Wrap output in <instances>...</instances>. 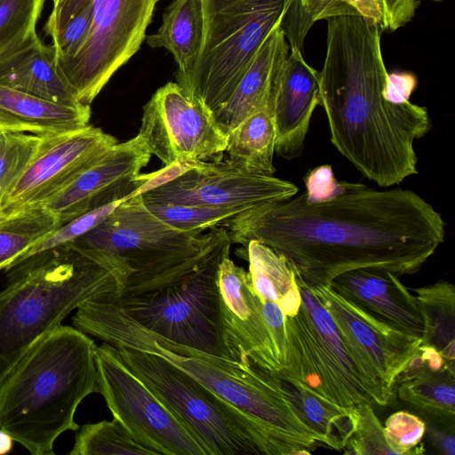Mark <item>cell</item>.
Segmentation results:
<instances>
[{
    "label": "cell",
    "instance_id": "1",
    "mask_svg": "<svg viewBox=\"0 0 455 455\" xmlns=\"http://www.w3.org/2000/svg\"><path fill=\"white\" fill-rule=\"evenodd\" d=\"M221 227L232 243L255 240L270 247L308 288L330 286L339 275L361 267L412 275L445 236L442 215L415 192L343 180L325 198L304 192L255 205Z\"/></svg>",
    "mask_w": 455,
    "mask_h": 455
},
{
    "label": "cell",
    "instance_id": "2",
    "mask_svg": "<svg viewBox=\"0 0 455 455\" xmlns=\"http://www.w3.org/2000/svg\"><path fill=\"white\" fill-rule=\"evenodd\" d=\"M320 99L336 149L381 188L417 174L415 140L431 129L427 108L387 100L380 28L360 15L327 20Z\"/></svg>",
    "mask_w": 455,
    "mask_h": 455
},
{
    "label": "cell",
    "instance_id": "3",
    "mask_svg": "<svg viewBox=\"0 0 455 455\" xmlns=\"http://www.w3.org/2000/svg\"><path fill=\"white\" fill-rule=\"evenodd\" d=\"M73 325L113 346L156 355L204 387L267 425L300 454H310L323 438L291 400L283 379L251 363L213 355L170 341L139 324L108 294L93 295L76 309Z\"/></svg>",
    "mask_w": 455,
    "mask_h": 455
},
{
    "label": "cell",
    "instance_id": "4",
    "mask_svg": "<svg viewBox=\"0 0 455 455\" xmlns=\"http://www.w3.org/2000/svg\"><path fill=\"white\" fill-rule=\"evenodd\" d=\"M84 332L59 325L41 337L0 387V429L32 455H53L76 410L98 393L95 350Z\"/></svg>",
    "mask_w": 455,
    "mask_h": 455
},
{
    "label": "cell",
    "instance_id": "5",
    "mask_svg": "<svg viewBox=\"0 0 455 455\" xmlns=\"http://www.w3.org/2000/svg\"><path fill=\"white\" fill-rule=\"evenodd\" d=\"M5 270L9 283L0 291V387L34 344L82 302L116 291L112 274L70 243Z\"/></svg>",
    "mask_w": 455,
    "mask_h": 455
},
{
    "label": "cell",
    "instance_id": "6",
    "mask_svg": "<svg viewBox=\"0 0 455 455\" xmlns=\"http://www.w3.org/2000/svg\"><path fill=\"white\" fill-rule=\"evenodd\" d=\"M204 36L192 72L178 82L215 113L230 98L253 55L276 26L303 52L313 26L301 0H203Z\"/></svg>",
    "mask_w": 455,
    "mask_h": 455
},
{
    "label": "cell",
    "instance_id": "7",
    "mask_svg": "<svg viewBox=\"0 0 455 455\" xmlns=\"http://www.w3.org/2000/svg\"><path fill=\"white\" fill-rule=\"evenodd\" d=\"M201 233L171 227L138 195L69 243L112 274L114 295L121 296L151 289L184 272L210 242L213 228Z\"/></svg>",
    "mask_w": 455,
    "mask_h": 455
},
{
    "label": "cell",
    "instance_id": "8",
    "mask_svg": "<svg viewBox=\"0 0 455 455\" xmlns=\"http://www.w3.org/2000/svg\"><path fill=\"white\" fill-rule=\"evenodd\" d=\"M126 366L200 444L205 455H299L283 435L165 360L115 346Z\"/></svg>",
    "mask_w": 455,
    "mask_h": 455
},
{
    "label": "cell",
    "instance_id": "9",
    "mask_svg": "<svg viewBox=\"0 0 455 455\" xmlns=\"http://www.w3.org/2000/svg\"><path fill=\"white\" fill-rule=\"evenodd\" d=\"M224 228L212 248L192 267L164 283L140 292L108 294L126 315L161 337L213 355L228 357L221 322L218 269L230 251Z\"/></svg>",
    "mask_w": 455,
    "mask_h": 455
},
{
    "label": "cell",
    "instance_id": "10",
    "mask_svg": "<svg viewBox=\"0 0 455 455\" xmlns=\"http://www.w3.org/2000/svg\"><path fill=\"white\" fill-rule=\"evenodd\" d=\"M299 284L301 305L296 315L285 316L286 360L276 376L339 407L374 405L331 315L308 287Z\"/></svg>",
    "mask_w": 455,
    "mask_h": 455
},
{
    "label": "cell",
    "instance_id": "11",
    "mask_svg": "<svg viewBox=\"0 0 455 455\" xmlns=\"http://www.w3.org/2000/svg\"><path fill=\"white\" fill-rule=\"evenodd\" d=\"M52 10L89 2L92 23L80 48L57 61L83 105H91L112 76L140 48L157 0H52Z\"/></svg>",
    "mask_w": 455,
    "mask_h": 455
},
{
    "label": "cell",
    "instance_id": "12",
    "mask_svg": "<svg viewBox=\"0 0 455 455\" xmlns=\"http://www.w3.org/2000/svg\"><path fill=\"white\" fill-rule=\"evenodd\" d=\"M98 393L140 445L155 455H205L181 422L123 362L107 342L95 350Z\"/></svg>",
    "mask_w": 455,
    "mask_h": 455
},
{
    "label": "cell",
    "instance_id": "13",
    "mask_svg": "<svg viewBox=\"0 0 455 455\" xmlns=\"http://www.w3.org/2000/svg\"><path fill=\"white\" fill-rule=\"evenodd\" d=\"M309 289L334 321L375 404L386 406L394 395L398 376L419 350L421 338L381 321L330 286Z\"/></svg>",
    "mask_w": 455,
    "mask_h": 455
},
{
    "label": "cell",
    "instance_id": "14",
    "mask_svg": "<svg viewBox=\"0 0 455 455\" xmlns=\"http://www.w3.org/2000/svg\"><path fill=\"white\" fill-rule=\"evenodd\" d=\"M138 135L164 165L205 158L220 161L228 139L213 111L176 82L158 88L143 106Z\"/></svg>",
    "mask_w": 455,
    "mask_h": 455
},
{
    "label": "cell",
    "instance_id": "15",
    "mask_svg": "<svg viewBox=\"0 0 455 455\" xmlns=\"http://www.w3.org/2000/svg\"><path fill=\"white\" fill-rule=\"evenodd\" d=\"M117 143L90 124L44 135L32 161L0 203V216L41 207Z\"/></svg>",
    "mask_w": 455,
    "mask_h": 455
},
{
    "label": "cell",
    "instance_id": "16",
    "mask_svg": "<svg viewBox=\"0 0 455 455\" xmlns=\"http://www.w3.org/2000/svg\"><path fill=\"white\" fill-rule=\"evenodd\" d=\"M292 182L270 174L250 172L228 161L196 159L178 178L141 194L144 203L216 208H251L297 195Z\"/></svg>",
    "mask_w": 455,
    "mask_h": 455
},
{
    "label": "cell",
    "instance_id": "17",
    "mask_svg": "<svg viewBox=\"0 0 455 455\" xmlns=\"http://www.w3.org/2000/svg\"><path fill=\"white\" fill-rule=\"evenodd\" d=\"M150 156L139 135L117 143L41 207L61 226L92 210L128 199L144 183L140 171Z\"/></svg>",
    "mask_w": 455,
    "mask_h": 455
},
{
    "label": "cell",
    "instance_id": "18",
    "mask_svg": "<svg viewBox=\"0 0 455 455\" xmlns=\"http://www.w3.org/2000/svg\"><path fill=\"white\" fill-rule=\"evenodd\" d=\"M218 290L225 342L230 358L251 363L276 375L283 364L265 323L249 272L235 264L230 251L218 269Z\"/></svg>",
    "mask_w": 455,
    "mask_h": 455
},
{
    "label": "cell",
    "instance_id": "19",
    "mask_svg": "<svg viewBox=\"0 0 455 455\" xmlns=\"http://www.w3.org/2000/svg\"><path fill=\"white\" fill-rule=\"evenodd\" d=\"M320 72L300 51L291 48L273 102L275 153L292 160L304 148L310 119L320 105Z\"/></svg>",
    "mask_w": 455,
    "mask_h": 455
},
{
    "label": "cell",
    "instance_id": "20",
    "mask_svg": "<svg viewBox=\"0 0 455 455\" xmlns=\"http://www.w3.org/2000/svg\"><path fill=\"white\" fill-rule=\"evenodd\" d=\"M330 287L381 321L422 338L424 324L416 297L394 273L378 267L355 268L336 276Z\"/></svg>",
    "mask_w": 455,
    "mask_h": 455
},
{
    "label": "cell",
    "instance_id": "21",
    "mask_svg": "<svg viewBox=\"0 0 455 455\" xmlns=\"http://www.w3.org/2000/svg\"><path fill=\"white\" fill-rule=\"evenodd\" d=\"M289 53L285 34L280 25L276 26L253 55L230 98L214 113L228 135L254 112L273 107Z\"/></svg>",
    "mask_w": 455,
    "mask_h": 455
},
{
    "label": "cell",
    "instance_id": "22",
    "mask_svg": "<svg viewBox=\"0 0 455 455\" xmlns=\"http://www.w3.org/2000/svg\"><path fill=\"white\" fill-rule=\"evenodd\" d=\"M395 385L402 401L454 427L455 365L435 348L421 343Z\"/></svg>",
    "mask_w": 455,
    "mask_h": 455
},
{
    "label": "cell",
    "instance_id": "23",
    "mask_svg": "<svg viewBox=\"0 0 455 455\" xmlns=\"http://www.w3.org/2000/svg\"><path fill=\"white\" fill-rule=\"evenodd\" d=\"M89 105L51 101L0 84V129L37 135L56 134L89 125Z\"/></svg>",
    "mask_w": 455,
    "mask_h": 455
},
{
    "label": "cell",
    "instance_id": "24",
    "mask_svg": "<svg viewBox=\"0 0 455 455\" xmlns=\"http://www.w3.org/2000/svg\"><path fill=\"white\" fill-rule=\"evenodd\" d=\"M0 84L57 103L81 105L58 68L52 44L39 36L0 62Z\"/></svg>",
    "mask_w": 455,
    "mask_h": 455
},
{
    "label": "cell",
    "instance_id": "25",
    "mask_svg": "<svg viewBox=\"0 0 455 455\" xmlns=\"http://www.w3.org/2000/svg\"><path fill=\"white\" fill-rule=\"evenodd\" d=\"M203 36V0H172L164 12L161 26L145 40L151 48H164L172 53L178 66V83L195 68Z\"/></svg>",
    "mask_w": 455,
    "mask_h": 455
},
{
    "label": "cell",
    "instance_id": "26",
    "mask_svg": "<svg viewBox=\"0 0 455 455\" xmlns=\"http://www.w3.org/2000/svg\"><path fill=\"white\" fill-rule=\"evenodd\" d=\"M238 251L249 262L251 285L259 300L276 303L286 316L296 315L301 305L300 287L286 259L255 240Z\"/></svg>",
    "mask_w": 455,
    "mask_h": 455
},
{
    "label": "cell",
    "instance_id": "27",
    "mask_svg": "<svg viewBox=\"0 0 455 455\" xmlns=\"http://www.w3.org/2000/svg\"><path fill=\"white\" fill-rule=\"evenodd\" d=\"M275 129L271 107H265L241 122L228 133V163L250 172L272 175Z\"/></svg>",
    "mask_w": 455,
    "mask_h": 455
},
{
    "label": "cell",
    "instance_id": "28",
    "mask_svg": "<svg viewBox=\"0 0 455 455\" xmlns=\"http://www.w3.org/2000/svg\"><path fill=\"white\" fill-rule=\"evenodd\" d=\"M423 320L422 344L435 348L447 361L455 359V289L444 280L414 288Z\"/></svg>",
    "mask_w": 455,
    "mask_h": 455
},
{
    "label": "cell",
    "instance_id": "29",
    "mask_svg": "<svg viewBox=\"0 0 455 455\" xmlns=\"http://www.w3.org/2000/svg\"><path fill=\"white\" fill-rule=\"evenodd\" d=\"M283 382L291 400L307 423L323 438V445L335 451H343L353 429V408L339 407L297 383L283 379Z\"/></svg>",
    "mask_w": 455,
    "mask_h": 455
},
{
    "label": "cell",
    "instance_id": "30",
    "mask_svg": "<svg viewBox=\"0 0 455 455\" xmlns=\"http://www.w3.org/2000/svg\"><path fill=\"white\" fill-rule=\"evenodd\" d=\"M44 207L0 216V270L60 227Z\"/></svg>",
    "mask_w": 455,
    "mask_h": 455
},
{
    "label": "cell",
    "instance_id": "31",
    "mask_svg": "<svg viewBox=\"0 0 455 455\" xmlns=\"http://www.w3.org/2000/svg\"><path fill=\"white\" fill-rule=\"evenodd\" d=\"M70 455H155L138 443L116 419L78 428Z\"/></svg>",
    "mask_w": 455,
    "mask_h": 455
},
{
    "label": "cell",
    "instance_id": "32",
    "mask_svg": "<svg viewBox=\"0 0 455 455\" xmlns=\"http://www.w3.org/2000/svg\"><path fill=\"white\" fill-rule=\"evenodd\" d=\"M45 0H0V62L37 37Z\"/></svg>",
    "mask_w": 455,
    "mask_h": 455
},
{
    "label": "cell",
    "instance_id": "33",
    "mask_svg": "<svg viewBox=\"0 0 455 455\" xmlns=\"http://www.w3.org/2000/svg\"><path fill=\"white\" fill-rule=\"evenodd\" d=\"M158 219L180 231L202 232L221 227L248 208H216L174 204L144 203Z\"/></svg>",
    "mask_w": 455,
    "mask_h": 455
},
{
    "label": "cell",
    "instance_id": "34",
    "mask_svg": "<svg viewBox=\"0 0 455 455\" xmlns=\"http://www.w3.org/2000/svg\"><path fill=\"white\" fill-rule=\"evenodd\" d=\"M44 136L0 129V203L32 161Z\"/></svg>",
    "mask_w": 455,
    "mask_h": 455
},
{
    "label": "cell",
    "instance_id": "35",
    "mask_svg": "<svg viewBox=\"0 0 455 455\" xmlns=\"http://www.w3.org/2000/svg\"><path fill=\"white\" fill-rule=\"evenodd\" d=\"M125 200L126 198L114 201L85 212L60 226L54 231L45 235L43 239L20 254L5 269L19 264L35 254L75 241L102 222L121 203Z\"/></svg>",
    "mask_w": 455,
    "mask_h": 455
},
{
    "label": "cell",
    "instance_id": "36",
    "mask_svg": "<svg viewBox=\"0 0 455 455\" xmlns=\"http://www.w3.org/2000/svg\"><path fill=\"white\" fill-rule=\"evenodd\" d=\"M353 429L343 449L345 454H395L384 434V426L377 418L372 406L364 404L351 410Z\"/></svg>",
    "mask_w": 455,
    "mask_h": 455
},
{
    "label": "cell",
    "instance_id": "37",
    "mask_svg": "<svg viewBox=\"0 0 455 455\" xmlns=\"http://www.w3.org/2000/svg\"><path fill=\"white\" fill-rule=\"evenodd\" d=\"M360 16L380 30L395 31L415 16L419 0H346Z\"/></svg>",
    "mask_w": 455,
    "mask_h": 455
},
{
    "label": "cell",
    "instance_id": "38",
    "mask_svg": "<svg viewBox=\"0 0 455 455\" xmlns=\"http://www.w3.org/2000/svg\"><path fill=\"white\" fill-rule=\"evenodd\" d=\"M427 426L418 416L405 411L392 413L386 420L384 434L389 448L395 454H415L423 452L419 449Z\"/></svg>",
    "mask_w": 455,
    "mask_h": 455
},
{
    "label": "cell",
    "instance_id": "39",
    "mask_svg": "<svg viewBox=\"0 0 455 455\" xmlns=\"http://www.w3.org/2000/svg\"><path fill=\"white\" fill-rule=\"evenodd\" d=\"M262 315L270 331L279 357L285 365L286 360V332L285 315L280 307L269 300H260Z\"/></svg>",
    "mask_w": 455,
    "mask_h": 455
},
{
    "label": "cell",
    "instance_id": "40",
    "mask_svg": "<svg viewBox=\"0 0 455 455\" xmlns=\"http://www.w3.org/2000/svg\"><path fill=\"white\" fill-rule=\"evenodd\" d=\"M304 12L312 24L342 15H359L346 0H301Z\"/></svg>",
    "mask_w": 455,
    "mask_h": 455
},
{
    "label": "cell",
    "instance_id": "41",
    "mask_svg": "<svg viewBox=\"0 0 455 455\" xmlns=\"http://www.w3.org/2000/svg\"><path fill=\"white\" fill-rule=\"evenodd\" d=\"M338 181L331 165L317 166L310 170L304 178L305 194L312 199L325 198L333 193Z\"/></svg>",
    "mask_w": 455,
    "mask_h": 455
},
{
    "label": "cell",
    "instance_id": "42",
    "mask_svg": "<svg viewBox=\"0 0 455 455\" xmlns=\"http://www.w3.org/2000/svg\"><path fill=\"white\" fill-rule=\"evenodd\" d=\"M417 85L416 76L408 72L389 74V81L387 88V100L403 103L409 100Z\"/></svg>",
    "mask_w": 455,
    "mask_h": 455
},
{
    "label": "cell",
    "instance_id": "43",
    "mask_svg": "<svg viewBox=\"0 0 455 455\" xmlns=\"http://www.w3.org/2000/svg\"><path fill=\"white\" fill-rule=\"evenodd\" d=\"M428 435L433 446L443 455H454L455 437L454 427L443 429L436 426L429 425Z\"/></svg>",
    "mask_w": 455,
    "mask_h": 455
},
{
    "label": "cell",
    "instance_id": "44",
    "mask_svg": "<svg viewBox=\"0 0 455 455\" xmlns=\"http://www.w3.org/2000/svg\"><path fill=\"white\" fill-rule=\"evenodd\" d=\"M13 441L10 434L0 429V455L7 454L12 451Z\"/></svg>",
    "mask_w": 455,
    "mask_h": 455
},
{
    "label": "cell",
    "instance_id": "45",
    "mask_svg": "<svg viewBox=\"0 0 455 455\" xmlns=\"http://www.w3.org/2000/svg\"><path fill=\"white\" fill-rule=\"evenodd\" d=\"M435 1H440V0H435Z\"/></svg>",
    "mask_w": 455,
    "mask_h": 455
}]
</instances>
